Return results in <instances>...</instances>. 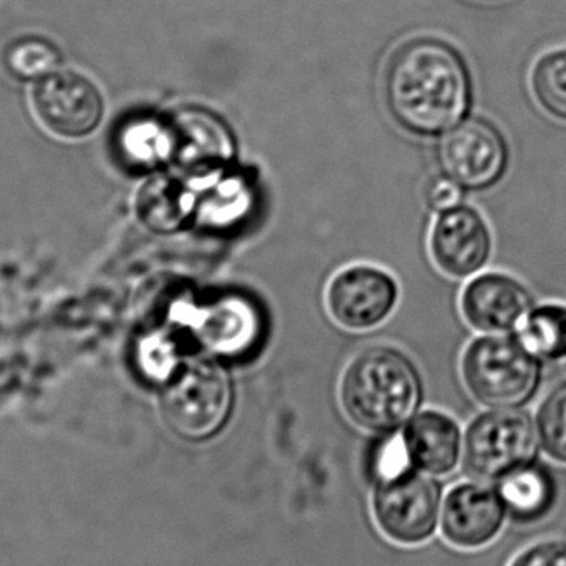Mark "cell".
Segmentation results:
<instances>
[{"label":"cell","mask_w":566,"mask_h":566,"mask_svg":"<svg viewBox=\"0 0 566 566\" xmlns=\"http://www.w3.org/2000/svg\"><path fill=\"white\" fill-rule=\"evenodd\" d=\"M471 75L448 43L419 39L389 62L386 99L399 125L422 136L451 132L471 106Z\"/></svg>","instance_id":"cell-1"},{"label":"cell","mask_w":566,"mask_h":566,"mask_svg":"<svg viewBox=\"0 0 566 566\" xmlns=\"http://www.w3.org/2000/svg\"><path fill=\"white\" fill-rule=\"evenodd\" d=\"M421 386L411 363L389 348L359 353L342 378L339 401L353 424L389 434L411 419Z\"/></svg>","instance_id":"cell-2"},{"label":"cell","mask_w":566,"mask_h":566,"mask_svg":"<svg viewBox=\"0 0 566 566\" xmlns=\"http://www.w3.org/2000/svg\"><path fill=\"white\" fill-rule=\"evenodd\" d=\"M232 388L211 361L182 366L163 388L161 415L169 431L188 442L216 438L231 418Z\"/></svg>","instance_id":"cell-3"},{"label":"cell","mask_w":566,"mask_h":566,"mask_svg":"<svg viewBox=\"0 0 566 566\" xmlns=\"http://www.w3.org/2000/svg\"><path fill=\"white\" fill-rule=\"evenodd\" d=\"M462 378L475 401L489 408H518L541 382V365L517 339L484 336L465 348Z\"/></svg>","instance_id":"cell-4"},{"label":"cell","mask_w":566,"mask_h":566,"mask_svg":"<svg viewBox=\"0 0 566 566\" xmlns=\"http://www.w3.org/2000/svg\"><path fill=\"white\" fill-rule=\"evenodd\" d=\"M537 461V426L522 409L482 412L465 431L462 468L474 481L497 484L511 472Z\"/></svg>","instance_id":"cell-5"},{"label":"cell","mask_w":566,"mask_h":566,"mask_svg":"<svg viewBox=\"0 0 566 566\" xmlns=\"http://www.w3.org/2000/svg\"><path fill=\"white\" fill-rule=\"evenodd\" d=\"M441 482L415 468L375 481L371 512L388 541L418 547L434 537L444 504Z\"/></svg>","instance_id":"cell-6"},{"label":"cell","mask_w":566,"mask_h":566,"mask_svg":"<svg viewBox=\"0 0 566 566\" xmlns=\"http://www.w3.org/2000/svg\"><path fill=\"white\" fill-rule=\"evenodd\" d=\"M172 322L192 336L209 355L238 359L251 355L261 342L264 319L249 296L224 293L206 302H181Z\"/></svg>","instance_id":"cell-7"},{"label":"cell","mask_w":566,"mask_h":566,"mask_svg":"<svg viewBox=\"0 0 566 566\" xmlns=\"http://www.w3.org/2000/svg\"><path fill=\"white\" fill-rule=\"evenodd\" d=\"M439 161L446 176L459 186L481 191L504 176L509 163L507 143L492 123L468 119L442 139Z\"/></svg>","instance_id":"cell-8"},{"label":"cell","mask_w":566,"mask_h":566,"mask_svg":"<svg viewBox=\"0 0 566 566\" xmlns=\"http://www.w3.org/2000/svg\"><path fill=\"white\" fill-rule=\"evenodd\" d=\"M32 103L42 125L60 138L90 135L103 116L98 88L78 73L53 72L40 80Z\"/></svg>","instance_id":"cell-9"},{"label":"cell","mask_w":566,"mask_h":566,"mask_svg":"<svg viewBox=\"0 0 566 566\" xmlns=\"http://www.w3.org/2000/svg\"><path fill=\"white\" fill-rule=\"evenodd\" d=\"M398 300L395 279L371 265L338 272L326 289V308L339 326L353 332L375 328L388 318Z\"/></svg>","instance_id":"cell-10"},{"label":"cell","mask_w":566,"mask_h":566,"mask_svg":"<svg viewBox=\"0 0 566 566\" xmlns=\"http://www.w3.org/2000/svg\"><path fill=\"white\" fill-rule=\"evenodd\" d=\"M507 509L495 485L462 482L446 494L442 504V537L461 551H479L504 531Z\"/></svg>","instance_id":"cell-11"},{"label":"cell","mask_w":566,"mask_h":566,"mask_svg":"<svg viewBox=\"0 0 566 566\" xmlns=\"http://www.w3.org/2000/svg\"><path fill=\"white\" fill-rule=\"evenodd\" d=\"M491 249L488 222L468 206L441 212L432 228V259L451 277H469L481 271L488 264Z\"/></svg>","instance_id":"cell-12"},{"label":"cell","mask_w":566,"mask_h":566,"mask_svg":"<svg viewBox=\"0 0 566 566\" xmlns=\"http://www.w3.org/2000/svg\"><path fill=\"white\" fill-rule=\"evenodd\" d=\"M171 161L191 172L224 168L234 156V139L221 118L201 108H186L169 119Z\"/></svg>","instance_id":"cell-13"},{"label":"cell","mask_w":566,"mask_h":566,"mask_svg":"<svg viewBox=\"0 0 566 566\" xmlns=\"http://www.w3.org/2000/svg\"><path fill=\"white\" fill-rule=\"evenodd\" d=\"M461 310L479 332L507 333L524 322L532 310V296L517 279L491 272L465 286Z\"/></svg>","instance_id":"cell-14"},{"label":"cell","mask_w":566,"mask_h":566,"mask_svg":"<svg viewBox=\"0 0 566 566\" xmlns=\"http://www.w3.org/2000/svg\"><path fill=\"white\" fill-rule=\"evenodd\" d=\"M412 468L434 478L458 469L462 458L461 428L451 416L439 411L419 412L401 432Z\"/></svg>","instance_id":"cell-15"},{"label":"cell","mask_w":566,"mask_h":566,"mask_svg":"<svg viewBox=\"0 0 566 566\" xmlns=\"http://www.w3.org/2000/svg\"><path fill=\"white\" fill-rule=\"evenodd\" d=\"M509 518L517 525H535L544 522L560 495L557 475L544 462L537 461L511 472L495 484Z\"/></svg>","instance_id":"cell-16"},{"label":"cell","mask_w":566,"mask_h":566,"mask_svg":"<svg viewBox=\"0 0 566 566\" xmlns=\"http://www.w3.org/2000/svg\"><path fill=\"white\" fill-rule=\"evenodd\" d=\"M198 196L176 176L158 175L149 179L136 199L143 224L155 232H175L198 212Z\"/></svg>","instance_id":"cell-17"},{"label":"cell","mask_w":566,"mask_h":566,"mask_svg":"<svg viewBox=\"0 0 566 566\" xmlns=\"http://www.w3.org/2000/svg\"><path fill=\"white\" fill-rule=\"evenodd\" d=\"M119 155L126 165L151 169L171 161L172 139L169 122L155 116H138L123 125L118 136Z\"/></svg>","instance_id":"cell-18"},{"label":"cell","mask_w":566,"mask_h":566,"mask_svg":"<svg viewBox=\"0 0 566 566\" xmlns=\"http://www.w3.org/2000/svg\"><path fill=\"white\" fill-rule=\"evenodd\" d=\"M517 342L535 359L555 361L566 356V305L545 303L532 308L517 328Z\"/></svg>","instance_id":"cell-19"},{"label":"cell","mask_w":566,"mask_h":566,"mask_svg":"<svg viewBox=\"0 0 566 566\" xmlns=\"http://www.w3.org/2000/svg\"><path fill=\"white\" fill-rule=\"evenodd\" d=\"M252 186L241 172L219 179L198 202L201 221L211 226L234 224L252 205Z\"/></svg>","instance_id":"cell-20"},{"label":"cell","mask_w":566,"mask_h":566,"mask_svg":"<svg viewBox=\"0 0 566 566\" xmlns=\"http://www.w3.org/2000/svg\"><path fill=\"white\" fill-rule=\"evenodd\" d=\"M531 86L542 109L566 122V49L552 50L535 62Z\"/></svg>","instance_id":"cell-21"},{"label":"cell","mask_w":566,"mask_h":566,"mask_svg":"<svg viewBox=\"0 0 566 566\" xmlns=\"http://www.w3.org/2000/svg\"><path fill=\"white\" fill-rule=\"evenodd\" d=\"M60 55L52 43L42 39H20L6 52L7 70L17 78H45L55 72Z\"/></svg>","instance_id":"cell-22"},{"label":"cell","mask_w":566,"mask_h":566,"mask_svg":"<svg viewBox=\"0 0 566 566\" xmlns=\"http://www.w3.org/2000/svg\"><path fill=\"white\" fill-rule=\"evenodd\" d=\"M537 432L548 458L566 465V382L555 388L538 408Z\"/></svg>","instance_id":"cell-23"},{"label":"cell","mask_w":566,"mask_h":566,"mask_svg":"<svg viewBox=\"0 0 566 566\" xmlns=\"http://www.w3.org/2000/svg\"><path fill=\"white\" fill-rule=\"evenodd\" d=\"M181 345L171 332H156L143 342L142 365L156 381L168 382L181 369Z\"/></svg>","instance_id":"cell-24"},{"label":"cell","mask_w":566,"mask_h":566,"mask_svg":"<svg viewBox=\"0 0 566 566\" xmlns=\"http://www.w3.org/2000/svg\"><path fill=\"white\" fill-rule=\"evenodd\" d=\"M509 566H566V542L547 538L522 551Z\"/></svg>","instance_id":"cell-25"},{"label":"cell","mask_w":566,"mask_h":566,"mask_svg":"<svg viewBox=\"0 0 566 566\" xmlns=\"http://www.w3.org/2000/svg\"><path fill=\"white\" fill-rule=\"evenodd\" d=\"M462 199V186L449 176L432 179L428 188V202L436 211L444 212L458 208Z\"/></svg>","instance_id":"cell-26"}]
</instances>
